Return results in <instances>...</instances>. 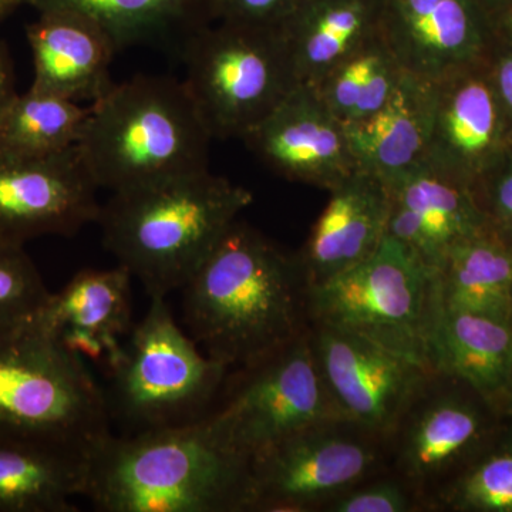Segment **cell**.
<instances>
[{
    "mask_svg": "<svg viewBox=\"0 0 512 512\" xmlns=\"http://www.w3.org/2000/svg\"><path fill=\"white\" fill-rule=\"evenodd\" d=\"M494 407L444 373H434L414 399L387 444L389 471L412 487L424 511L487 446Z\"/></svg>",
    "mask_w": 512,
    "mask_h": 512,
    "instance_id": "obj_11",
    "label": "cell"
},
{
    "mask_svg": "<svg viewBox=\"0 0 512 512\" xmlns=\"http://www.w3.org/2000/svg\"><path fill=\"white\" fill-rule=\"evenodd\" d=\"M296 79L316 84L377 33V0H303L282 26Z\"/></svg>",
    "mask_w": 512,
    "mask_h": 512,
    "instance_id": "obj_23",
    "label": "cell"
},
{
    "mask_svg": "<svg viewBox=\"0 0 512 512\" xmlns=\"http://www.w3.org/2000/svg\"><path fill=\"white\" fill-rule=\"evenodd\" d=\"M511 143L490 57L437 82L427 160L474 190Z\"/></svg>",
    "mask_w": 512,
    "mask_h": 512,
    "instance_id": "obj_15",
    "label": "cell"
},
{
    "mask_svg": "<svg viewBox=\"0 0 512 512\" xmlns=\"http://www.w3.org/2000/svg\"><path fill=\"white\" fill-rule=\"evenodd\" d=\"M406 72L377 33L330 70L313 89L345 126L367 119L389 100Z\"/></svg>",
    "mask_w": 512,
    "mask_h": 512,
    "instance_id": "obj_27",
    "label": "cell"
},
{
    "mask_svg": "<svg viewBox=\"0 0 512 512\" xmlns=\"http://www.w3.org/2000/svg\"><path fill=\"white\" fill-rule=\"evenodd\" d=\"M329 194L298 254L308 286L323 284L365 261L387 235L390 195L382 178L357 170Z\"/></svg>",
    "mask_w": 512,
    "mask_h": 512,
    "instance_id": "obj_19",
    "label": "cell"
},
{
    "mask_svg": "<svg viewBox=\"0 0 512 512\" xmlns=\"http://www.w3.org/2000/svg\"><path fill=\"white\" fill-rule=\"evenodd\" d=\"M35 79L32 89L73 101H96L114 83L117 46L93 20L72 12H43L26 28Z\"/></svg>",
    "mask_w": 512,
    "mask_h": 512,
    "instance_id": "obj_20",
    "label": "cell"
},
{
    "mask_svg": "<svg viewBox=\"0 0 512 512\" xmlns=\"http://www.w3.org/2000/svg\"><path fill=\"white\" fill-rule=\"evenodd\" d=\"M254 511H323L356 485L389 471L386 441L348 420L293 434L251 460Z\"/></svg>",
    "mask_w": 512,
    "mask_h": 512,
    "instance_id": "obj_10",
    "label": "cell"
},
{
    "mask_svg": "<svg viewBox=\"0 0 512 512\" xmlns=\"http://www.w3.org/2000/svg\"><path fill=\"white\" fill-rule=\"evenodd\" d=\"M484 450L434 498L430 511L512 512V437Z\"/></svg>",
    "mask_w": 512,
    "mask_h": 512,
    "instance_id": "obj_29",
    "label": "cell"
},
{
    "mask_svg": "<svg viewBox=\"0 0 512 512\" xmlns=\"http://www.w3.org/2000/svg\"><path fill=\"white\" fill-rule=\"evenodd\" d=\"M480 5L487 10L488 15L491 19H495V16L500 15L504 9H507L511 5L512 0H478Z\"/></svg>",
    "mask_w": 512,
    "mask_h": 512,
    "instance_id": "obj_37",
    "label": "cell"
},
{
    "mask_svg": "<svg viewBox=\"0 0 512 512\" xmlns=\"http://www.w3.org/2000/svg\"><path fill=\"white\" fill-rule=\"evenodd\" d=\"M184 84L212 138H241L299 86L282 28L217 22L183 43Z\"/></svg>",
    "mask_w": 512,
    "mask_h": 512,
    "instance_id": "obj_8",
    "label": "cell"
},
{
    "mask_svg": "<svg viewBox=\"0 0 512 512\" xmlns=\"http://www.w3.org/2000/svg\"><path fill=\"white\" fill-rule=\"evenodd\" d=\"M377 32L407 73L436 83L497 43L478 0H377Z\"/></svg>",
    "mask_w": 512,
    "mask_h": 512,
    "instance_id": "obj_14",
    "label": "cell"
},
{
    "mask_svg": "<svg viewBox=\"0 0 512 512\" xmlns=\"http://www.w3.org/2000/svg\"><path fill=\"white\" fill-rule=\"evenodd\" d=\"M188 335L229 369L252 365L309 329L298 255L235 222L184 286Z\"/></svg>",
    "mask_w": 512,
    "mask_h": 512,
    "instance_id": "obj_1",
    "label": "cell"
},
{
    "mask_svg": "<svg viewBox=\"0 0 512 512\" xmlns=\"http://www.w3.org/2000/svg\"><path fill=\"white\" fill-rule=\"evenodd\" d=\"M323 511L413 512L424 511V507L412 487L403 478L396 476L392 471H386L340 495L326 505Z\"/></svg>",
    "mask_w": 512,
    "mask_h": 512,
    "instance_id": "obj_31",
    "label": "cell"
},
{
    "mask_svg": "<svg viewBox=\"0 0 512 512\" xmlns=\"http://www.w3.org/2000/svg\"><path fill=\"white\" fill-rule=\"evenodd\" d=\"M387 234L439 272L451 247L490 227L474 192L427 160L387 181Z\"/></svg>",
    "mask_w": 512,
    "mask_h": 512,
    "instance_id": "obj_17",
    "label": "cell"
},
{
    "mask_svg": "<svg viewBox=\"0 0 512 512\" xmlns=\"http://www.w3.org/2000/svg\"><path fill=\"white\" fill-rule=\"evenodd\" d=\"M110 421L106 393L83 357L30 326L0 333V441L89 461Z\"/></svg>",
    "mask_w": 512,
    "mask_h": 512,
    "instance_id": "obj_5",
    "label": "cell"
},
{
    "mask_svg": "<svg viewBox=\"0 0 512 512\" xmlns=\"http://www.w3.org/2000/svg\"><path fill=\"white\" fill-rule=\"evenodd\" d=\"M39 13L72 12L109 33L117 49L181 35L210 25L205 0H28ZM183 42V43H184Z\"/></svg>",
    "mask_w": 512,
    "mask_h": 512,
    "instance_id": "obj_26",
    "label": "cell"
},
{
    "mask_svg": "<svg viewBox=\"0 0 512 512\" xmlns=\"http://www.w3.org/2000/svg\"><path fill=\"white\" fill-rule=\"evenodd\" d=\"M441 311L439 272L389 234L365 261L308 286L309 325L348 330L433 372Z\"/></svg>",
    "mask_w": 512,
    "mask_h": 512,
    "instance_id": "obj_6",
    "label": "cell"
},
{
    "mask_svg": "<svg viewBox=\"0 0 512 512\" xmlns=\"http://www.w3.org/2000/svg\"><path fill=\"white\" fill-rule=\"evenodd\" d=\"M254 195L210 170L121 192L101 205L104 247L150 298L181 291Z\"/></svg>",
    "mask_w": 512,
    "mask_h": 512,
    "instance_id": "obj_3",
    "label": "cell"
},
{
    "mask_svg": "<svg viewBox=\"0 0 512 512\" xmlns=\"http://www.w3.org/2000/svg\"><path fill=\"white\" fill-rule=\"evenodd\" d=\"M50 293L25 247L0 238V333L28 326Z\"/></svg>",
    "mask_w": 512,
    "mask_h": 512,
    "instance_id": "obj_30",
    "label": "cell"
},
{
    "mask_svg": "<svg viewBox=\"0 0 512 512\" xmlns=\"http://www.w3.org/2000/svg\"><path fill=\"white\" fill-rule=\"evenodd\" d=\"M501 409L505 410L510 416H512V372L510 376V382H508L507 390H505L503 404Z\"/></svg>",
    "mask_w": 512,
    "mask_h": 512,
    "instance_id": "obj_39",
    "label": "cell"
},
{
    "mask_svg": "<svg viewBox=\"0 0 512 512\" xmlns=\"http://www.w3.org/2000/svg\"><path fill=\"white\" fill-rule=\"evenodd\" d=\"M244 141L276 174L323 190L359 170L345 124L311 86H296Z\"/></svg>",
    "mask_w": 512,
    "mask_h": 512,
    "instance_id": "obj_16",
    "label": "cell"
},
{
    "mask_svg": "<svg viewBox=\"0 0 512 512\" xmlns=\"http://www.w3.org/2000/svg\"><path fill=\"white\" fill-rule=\"evenodd\" d=\"M97 190L77 144L43 157L0 154V238L77 234L99 218Z\"/></svg>",
    "mask_w": 512,
    "mask_h": 512,
    "instance_id": "obj_13",
    "label": "cell"
},
{
    "mask_svg": "<svg viewBox=\"0 0 512 512\" xmlns=\"http://www.w3.org/2000/svg\"><path fill=\"white\" fill-rule=\"evenodd\" d=\"M87 460L57 448L0 441V512H74Z\"/></svg>",
    "mask_w": 512,
    "mask_h": 512,
    "instance_id": "obj_25",
    "label": "cell"
},
{
    "mask_svg": "<svg viewBox=\"0 0 512 512\" xmlns=\"http://www.w3.org/2000/svg\"><path fill=\"white\" fill-rule=\"evenodd\" d=\"M473 192L490 224L512 238V143Z\"/></svg>",
    "mask_w": 512,
    "mask_h": 512,
    "instance_id": "obj_32",
    "label": "cell"
},
{
    "mask_svg": "<svg viewBox=\"0 0 512 512\" xmlns=\"http://www.w3.org/2000/svg\"><path fill=\"white\" fill-rule=\"evenodd\" d=\"M431 366L501 407L512 372V322L443 306L431 342Z\"/></svg>",
    "mask_w": 512,
    "mask_h": 512,
    "instance_id": "obj_22",
    "label": "cell"
},
{
    "mask_svg": "<svg viewBox=\"0 0 512 512\" xmlns=\"http://www.w3.org/2000/svg\"><path fill=\"white\" fill-rule=\"evenodd\" d=\"M494 32L497 42L512 49V3L500 15L495 16Z\"/></svg>",
    "mask_w": 512,
    "mask_h": 512,
    "instance_id": "obj_36",
    "label": "cell"
},
{
    "mask_svg": "<svg viewBox=\"0 0 512 512\" xmlns=\"http://www.w3.org/2000/svg\"><path fill=\"white\" fill-rule=\"evenodd\" d=\"M309 338L343 419L389 444L404 414L437 372L348 330L309 325Z\"/></svg>",
    "mask_w": 512,
    "mask_h": 512,
    "instance_id": "obj_12",
    "label": "cell"
},
{
    "mask_svg": "<svg viewBox=\"0 0 512 512\" xmlns=\"http://www.w3.org/2000/svg\"><path fill=\"white\" fill-rule=\"evenodd\" d=\"M89 110L77 101L30 87L16 94L0 117V154L43 157L76 146Z\"/></svg>",
    "mask_w": 512,
    "mask_h": 512,
    "instance_id": "obj_28",
    "label": "cell"
},
{
    "mask_svg": "<svg viewBox=\"0 0 512 512\" xmlns=\"http://www.w3.org/2000/svg\"><path fill=\"white\" fill-rule=\"evenodd\" d=\"M15 73L8 49L0 42V117L8 109L10 101L15 99Z\"/></svg>",
    "mask_w": 512,
    "mask_h": 512,
    "instance_id": "obj_35",
    "label": "cell"
},
{
    "mask_svg": "<svg viewBox=\"0 0 512 512\" xmlns=\"http://www.w3.org/2000/svg\"><path fill=\"white\" fill-rule=\"evenodd\" d=\"M84 498L101 512H251V460L204 420L107 437L87 461Z\"/></svg>",
    "mask_w": 512,
    "mask_h": 512,
    "instance_id": "obj_2",
    "label": "cell"
},
{
    "mask_svg": "<svg viewBox=\"0 0 512 512\" xmlns=\"http://www.w3.org/2000/svg\"><path fill=\"white\" fill-rule=\"evenodd\" d=\"M303 0H205L211 22L282 28Z\"/></svg>",
    "mask_w": 512,
    "mask_h": 512,
    "instance_id": "obj_33",
    "label": "cell"
},
{
    "mask_svg": "<svg viewBox=\"0 0 512 512\" xmlns=\"http://www.w3.org/2000/svg\"><path fill=\"white\" fill-rule=\"evenodd\" d=\"M439 281L444 308L512 322V238L490 225L457 242Z\"/></svg>",
    "mask_w": 512,
    "mask_h": 512,
    "instance_id": "obj_24",
    "label": "cell"
},
{
    "mask_svg": "<svg viewBox=\"0 0 512 512\" xmlns=\"http://www.w3.org/2000/svg\"><path fill=\"white\" fill-rule=\"evenodd\" d=\"M437 83L404 72L389 100L367 119L346 127L359 170L384 183L427 156Z\"/></svg>",
    "mask_w": 512,
    "mask_h": 512,
    "instance_id": "obj_21",
    "label": "cell"
},
{
    "mask_svg": "<svg viewBox=\"0 0 512 512\" xmlns=\"http://www.w3.org/2000/svg\"><path fill=\"white\" fill-rule=\"evenodd\" d=\"M23 3H28V0H0V20L8 18Z\"/></svg>",
    "mask_w": 512,
    "mask_h": 512,
    "instance_id": "obj_38",
    "label": "cell"
},
{
    "mask_svg": "<svg viewBox=\"0 0 512 512\" xmlns=\"http://www.w3.org/2000/svg\"><path fill=\"white\" fill-rule=\"evenodd\" d=\"M491 76H493L495 90L500 97L501 106H503L505 117H507L508 126L512 138V49L495 43L493 52L490 56Z\"/></svg>",
    "mask_w": 512,
    "mask_h": 512,
    "instance_id": "obj_34",
    "label": "cell"
},
{
    "mask_svg": "<svg viewBox=\"0 0 512 512\" xmlns=\"http://www.w3.org/2000/svg\"><path fill=\"white\" fill-rule=\"evenodd\" d=\"M131 279L121 265L84 269L62 291L50 293L28 326L110 370L123 352V338L134 328Z\"/></svg>",
    "mask_w": 512,
    "mask_h": 512,
    "instance_id": "obj_18",
    "label": "cell"
},
{
    "mask_svg": "<svg viewBox=\"0 0 512 512\" xmlns=\"http://www.w3.org/2000/svg\"><path fill=\"white\" fill-rule=\"evenodd\" d=\"M211 140L184 82L138 76L94 101L77 148L99 190L121 192L208 170Z\"/></svg>",
    "mask_w": 512,
    "mask_h": 512,
    "instance_id": "obj_4",
    "label": "cell"
},
{
    "mask_svg": "<svg viewBox=\"0 0 512 512\" xmlns=\"http://www.w3.org/2000/svg\"><path fill=\"white\" fill-rule=\"evenodd\" d=\"M232 370L202 420L215 439L249 460L322 421L345 420L320 373L309 329L285 348Z\"/></svg>",
    "mask_w": 512,
    "mask_h": 512,
    "instance_id": "obj_9",
    "label": "cell"
},
{
    "mask_svg": "<svg viewBox=\"0 0 512 512\" xmlns=\"http://www.w3.org/2000/svg\"><path fill=\"white\" fill-rule=\"evenodd\" d=\"M229 370L181 329L167 298H150L109 370L110 420L126 434L195 423L211 412Z\"/></svg>",
    "mask_w": 512,
    "mask_h": 512,
    "instance_id": "obj_7",
    "label": "cell"
}]
</instances>
